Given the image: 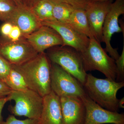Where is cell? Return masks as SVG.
I'll list each match as a JSON object with an SVG mask.
<instances>
[{
    "mask_svg": "<svg viewBox=\"0 0 124 124\" xmlns=\"http://www.w3.org/2000/svg\"><path fill=\"white\" fill-rule=\"evenodd\" d=\"M51 62L45 52L23 64L12 66L22 76L29 89L44 97L51 92Z\"/></svg>",
    "mask_w": 124,
    "mask_h": 124,
    "instance_id": "1",
    "label": "cell"
},
{
    "mask_svg": "<svg viewBox=\"0 0 124 124\" xmlns=\"http://www.w3.org/2000/svg\"><path fill=\"white\" fill-rule=\"evenodd\" d=\"M124 86V81L99 79L91 73L87 74L83 85L86 94L93 101L103 108L116 112L119 109L116 94Z\"/></svg>",
    "mask_w": 124,
    "mask_h": 124,
    "instance_id": "2",
    "label": "cell"
},
{
    "mask_svg": "<svg viewBox=\"0 0 124 124\" xmlns=\"http://www.w3.org/2000/svg\"><path fill=\"white\" fill-rule=\"evenodd\" d=\"M85 71H99L107 78L116 81V70L115 60L107 54L101 44L94 38L90 39L87 48L80 53Z\"/></svg>",
    "mask_w": 124,
    "mask_h": 124,
    "instance_id": "3",
    "label": "cell"
},
{
    "mask_svg": "<svg viewBox=\"0 0 124 124\" xmlns=\"http://www.w3.org/2000/svg\"><path fill=\"white\" fill-rule=\"evenodd\" d=\"M48 49L46 55L51 62L60 66L84 85L87 73L80 52L68 46H54Z\"/></svg>",
    "mask_w": 124,
    "mask_h": 124,
    "instance_id": "4",
    "label": "cell"
},
{
    "mask_svg": "<svg viewBox=\"0 0 124 124\" xmlns=\"http://www.w3.org/2000/svg\"><path fill=\"white\" fill-rule=\"evenodd\" d=\"M10 101L15 102L9 110L14 116H24L28 118L39 120L43 106V97L29 89L24 91L12 90L8 95Z\"/></svg>",
    "mask_w": 124,
    "mask_h": 124,
    "instance_id": "5",
    "label": "cell"
},
{
    "mask_svg": "<svg viewBox=\"0 0 124 124\" xmlns=\"http://www.w3.org/2000/svg\"><path fill=\"white\" fill-rule=\"evenodd\" d=\"M50 84L51 90L59 98H81L86 94L83 85L75 78L58 64L52 62Z\"/></svg>",
    "mask_w": 124,
    "mask_h": 124,
    "instance_id": "6",
    "label": "cell"
},
{
    "mask_svg": "<svg viewBox=\"0 0 124 124\" xmlns=\"http://www.w3.org/2000/svg\"><path fill=\"white\" fill-rule=\"evenodd\" d=\"M39 54L24 38L12 41L0 36V54L11 66H18Z\"/></svg>",
    "mask_w": 124,
    "mask_h": 124,
    "instance_id": "7",
    "label": "cell"
},
{
    "mask_svg": "<svg viewBox=\"0 0 124 124\" xmlns=\"http://www.w3.org/2000/svg\"><path fill=\"white\" fill-rule=\"evenodd\" d=\"M124 14V0H116L112 2L102 28V42L105 43L106 47L104 49L115 60L118 59L120 55L117 49L112 46L110 42L114 33L123 32V29L119 25V18Z\"/></svg>",
    "mask_w": 124,
    "mask_h": 124,
    "instance_id": "8",
    "label": "cell"
},
{
    "mask_svg": "<svg viewBox=\"0 0 124 124\" xmlns=\"http://www.w3.org/2000/svg\"><path fill=\"white\" fill-rule=\"evenodd\" d=\"M85 109V124H124V114L102 107L85 94L80 98Z\"/></svg>",
    "mask_w": 124,
    "mask_h": 124,
    "instance_id": "9",
    "label": "cell"
},
{
    "mask_svg": "<svg viewBox=\"0 0 124 124\" xmlns=\"http://www.w3.org/2000/svg\"><path fill=\"white\" fill-rule=\"evenodd\" d=\"M112 2V0L91 1L85 9L92 35L100 44L102 40L103 23Z\"/></svg>",
    "mask_w": 124,
    "mask_h": 124,
    "instance_id": "10",
    "label": "cell"
},
{
    "mask_svg": "<svg viewBox=\"0 0 124 124\" xmlns=\"http://www.w3.org/2000/svg\"><path fill=\"white\" fill-rule=\"evenodd\" d=\"M42 23L54 29L59 33L63 42L62 46H71L80 53L84 51L88 46L90 39L69 24L57 21L44 22Z\"/></svg>",
    "mask_w": 124,
    "mask_h": 124,
    "instance_id": "11",
    "label": "cell"
},
{
    "mask_svg": "<svg viewBox=\"0 0 124 124\" xmlns=\"http://www.w3.org/2000/svg\"><path fill=\"white\" fill-rule=\"evenodd\" d=\"M24 38L38 53L57 46H62L63 42L59 33L50 27L42 25L39 29Z\"/></svg>",
    "mask_w": 124,
    "mask_h": 124,
    "instance_id": "12",
    "label": "cell"
},
{
    "mask_svg": "<svg viewBox=\"0 0 124 124\" xmlns=\"http://www.w3.org/2000/svg\"><path fill=\"white\" fill-rule=\"evenodd\" d=\"M60 98L62 124H85V109L81 98L76 97Z\"/></svg>",
    "mask_w": 124,
    "mask_h": 124,
    "instance_id": "13",
    "label": "cell"
},
{
    "mask_svg": "<svg viewBox=\"0 0 124 124\" xmlns=\"http://www.w3.org/2000/svg\"><path fill=\"white\" fill-rule=\"evenodd\" d=\"M8 22L17 26L24 38L38 30L42 25V22L31 8L23 4L18 5L16 10Z\"/></svg>",
    "mask_w": 124,
    "mask_h": 124,
    "instance_id": "14",
    "label": "cell"
},
{
    "mask_svg": "<svg viewBox=\"0 0 124 124\" xmlns=\"http://www.w3.org/2000/svg\"><path fill=\"white\" fill-rule=\"evenodd\" d=\"M43 99L40 124H62L60 98L51 91Z\"/></svg>",
    "mask_w": 124,
    "mask_h": 124,
    "instance_id": "15",
    "label": "cell"
},
{
    "mask_svg": "<svg viewBox=\"0 0 124 124\" xmlns=\"http://www.w3.org/2000/svg\"><path fill=\"white\" fill-rule=\"evenodd\" d=\"M68 24L90 39L93 38L90 28L85 10L75 9L70 17Z\"/></svg>",
    "mask_w": 124,
    "mask_h": 124,
    "instance_id": "16",
    "label": "cell"
},
{
    "mask_svg": "<svg viewBox=\"0 0 124 124\" xmlns=\"http://www.w3.org/2000/svg\"><path fill=\"white\" fill-rule=\"evenodd\" d=\"M54 5L51 0H40L31 9L41 22H53L56 21L53 14Z\"/></svg>",
    "mask_w": 124,
    "mask_h": 124,
    "instance_id": "17",
    "label": "cell"
},
{
    "mask_svg": "<svg viewBox=\"0 0 124 124\" xmlns=\"http://www.w3.org/2000/svg\"><path fill=\"white\" fill-rule=\"evenodd\" d=\"M53 3V14L55 20L60 23L68 24L70 17L75 9L65 3Z\"/></svg>",
    "mask_w": 124,
    "mask_h": 124,
    "instance_id": "18",
    "label": "cell"
},
{
    "mask_svg": "<svg viewBox=\"0 0 124 124\" xmlns=\"http://www.w3.org/2000/svg\"><path fill=\"white\" fill-rule=\"evenodd\" d=\"M4 82L13 91H23L29 89L22 76L12 67Z\"/></svg>",
    "mask_w": 124,
    "mask_h": 124,
    "instance_id": "19",
    "label": "cell"
},
{
    "mask_svg": "<svg viewBox=\"0 0 124 124\" xmlns=\"http://www.w3.org/2000/svg\"><path fill=\"white\" fill-rule=\"evenodd\" d=\"M17 7L14 0H0V20L4 22L8 21Z\"/></svg>",
    "mask_w": 124,
    "mask_h": 124,
    "instance_id": "20",
    "label": "cell"
},
{
    "mask_svg": "<svg viewBox=\"0 0 124 124\" xmlns=\"http://www.w3.org/2000/svg\"><path fill=\"white\" fill-rule=\"evenodd\" d=\"M116 74V81H124V45L121 54L118 59L115 60Z\"/></svg>",
    "mask_w": 124,
    "mask_h": 124,
    "instance_id": "21",
    "label": "cell"
},
{
    "mask_svg": "<svg viewBox=\"0 0 124 124\" xmlns=\"http://www.w3.org/2000/svg\"><path fill=\"white\" fill-rule=\"evenodd\" d=\"M53 2L65 3L75 9L85 10L91 0H51Z\"/></svg>",
    "mask_w": 124,
    "mask_h": 124,
    "instance_id": "22",
    "label": "cell"
},
{
    "mask_svg": "<svg viewBox=\"0 0 124 124\" xmlns=\"http://www.w3.org/2000/svg\"><path fill=\"white\" fill-rule=\"evenodd\" d=\"M12 69V66L0 54V80L4 82Z\"/></svg>",
    "mask_w": 124,
    "mask_h": 124,
    "instance_id": "23",
    "label": "cell"
},
{
    "mask_svg": "<svg viewBox=\"0 0 124 124\" xmlns=\"http://www.w3.org/2000/svg\"><path fill=\"white\" fill-rule=\"evenodd\" d=\"M4 124H40L38 120L27 119L23 120L18 119L13 115H9Z\"/></svg>",
    "mask_w": 124,
    "mask_h": 124,
    "instance_id": "24",
    "label": "cell"
},
{
    "mask_svg": "<svg viewBox=\"0 0 124 124\" xmlns=\"http://www.w3.org/2000/svg\"><path fill=\"white\" fill-rule=\"evenodd\" d=\"M23 38L24 37L20 28L16 25L13 24L11 32L6 39L12 41H16Z\"/></svg>",
    "mask_w": 124,
    "mask_h": 124,
    "instance_id": "25",
    "label": "cell"
},
{
    "mask_svg": "<svg viewBox=\"0 0 124 124\" xmlns=\"http://www.w3.org/2000/svg\"><path fill=\"white\" fill-rule=\"evenodd\" d=\"M13 24L9 22H4L0 27V33L3 38H7L11 32Z\"/></svg>",
    "mask_w": 124,
    "mask_h": 124,
    "instance_id": "26",
    "label": "cell"
},
{
    "mask_svg": "<svg viewBox=\"0 0 124 124\" xmlns=\"http://www.w3.org/2000/svg\"><path fill=\"white\" fill-rule=\"evenodd\" d=\"M12 91L4 82L0 80V98L8 96Z\"/></svg>",
    "mask_w": 124,
    "mask_h": 124,
    "instance_id": "27",
    "label": "cell"
},
{
    "mask_svg": "<svg viewBox=\"0 0 124 124\" xmlns=\"http://www.w3.org/2000/svg\"><path fill=\"white\" fill-rule=\"evenodd\" d=\"M10 98L9 96L6 97L0 98V124H4V121L3 120L2 115V109L4 107L5 104L10 101Z\"/></svg>",
    "mask_w": 124,
    "mask_h": 124,
    "instance_id": "28",
    "label": "cell"
},
{
    "mask_svg": "<svg viewBox=\"0 0 124 124\" xmlns=\"http://www.w3.org/2000/svg\"><path fill=\"white\" fill-rule=\"evenodd\" d=\"M39 0H22V1L24 5L31 8Z\"/></svg>",
    "mask_w": 124,
    "mask_h": 124,
    "instance_id": "29",
    "label": "cell"
},
{
    "mask_svg": "<svg viewBox=\"0 0 124 124\" xmlns=\"http://www.w3.org/2000/svg\"><path fill=\"white\" fill-rule=\"evenodd\" d=\"M118 106L119 108H124V98H122L120 100H119L118 102Z\"/></svg>",
    "mask_w": 124,
    "mask_h": 124,
    "instance_id": "30",
    "label": "cell"
},
{
    "mask_svg": "<svg viewBox=\"0 0 124 124\" xmlns=\"http://www.w3.org/2000/svg\"><path fill=\"white\" fill-rule=\"evenodd\" d=\"M16 2L18 5H20L23 4L22 0H14Z\"/></svg>",
    "mask_w": 124,
    "mask_h": 124,
    "instance_id": "31",
    "label": "cell"
},
{
    "mask_svg": "<svg viewBox=\"0 0 124 124\" xmlns=\"http://www.w3.org/2000/svg\"><path fill=\"white\" fill-rule=\"evenodd\" d=\"M109 0H91V1H105Z\"/></svg>",
    "mask_w": 124,
    "mask_h": 124,
    "instance_id": "32",
    "label": "cell"
}]
</instances>
